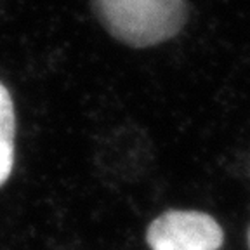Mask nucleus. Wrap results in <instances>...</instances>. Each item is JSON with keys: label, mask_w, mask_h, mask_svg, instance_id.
Here are the masks:
<instances>
[{"label": "nucleus", "mask_w": 250, "mask_h": 250, "mask_svg": "<svg viewBox=\"0 0 250 250\" xmlns=\"http://www.w3.org/2000/svg\"><path fill=\"white\" fill-rule=\"evenodd\" d=\"M109 35L136 49L174 39L188 20L186 0H92Z\"/></svg>", "instance_id": "f257e3e1"}, {"label": "nucleus", "mask_w": 250, "mask_h": 250, "mask_svg": "<svg viewBox=\"0 0 250 250\" xmlns=\"http://www.w3.org/2000/svg\"><path fill=\"white\" fill-rule=\"evenodd\" d=\"M151 250H217L224 233L212 215L198 210H167L146 231Z\"/></svg>", "instance_id": "f03ea898"}, {"label": "nucleus", "mask_w": 250, "mask_h": 250, "mask_svg": "<svg viewBox=\"0 0 250 250\" xmlns=\"http://www.w3.org/2000/svg\"><path fill=\"white\" fill-rule=\"evenodd\" d=\"M16 115L7 87L0 82V186H4L14 167Z\"/></svg>", "instance_id": "7ed1b4c3"}, {"label": "nucleus", "mask_w": 250, "mask_h": 250, "mask_svg": "<svg viewBox=\"0 0 250 250\" xmlns=\"http://www.w3.org/2000/svg\"><path fill=\"white\" fill-rule=\"evenodd\" d=\"M249 245H250V231H249Z\"/></svg>", "instance_id": "20e7f679"}]
</instances>
